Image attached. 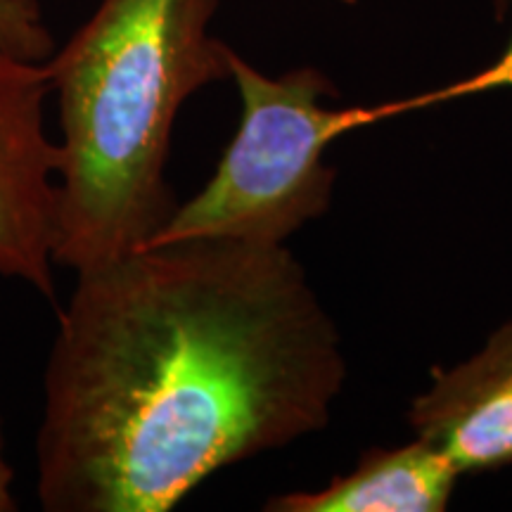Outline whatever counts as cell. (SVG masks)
<instances>
[{"instance_id": "obj_8", "label": "cell", "mask_w": 512, "mask_h": 512, "mask_svg": "<svg viewBox=\"0 0 512 512\" xmlns=\"http://www.w3.org/2000/svg\"><path fill=\"white\" fill-rule=\"evenodd\" d=\"M17 510L15 496H12V467L5 458V439L3 427H0V512Z\"/></svg>"}, {"instance_id": "obj_4", "label": "cell", "mask_w": 512, "mask_h": 512, "mask_svg": "<svg viewBox=\"0 0 512 512\" xmlns=\"http://www.w3.org/2000/svg\"><path fill=\"white\" fill-rule=\"evenodd\" d=\"M48 60L0 57V275L55 297L62 145L46 133Z\"/></svg>"}, {"instance_id": "obj_1", "label": "cell", "mask_w": 512, "mask_h": 512, "mask_svg": "<svg viewBox=\"0 0 512 512\" xmlns=\"http://www.w3.org/2000/svg\"><path fill=\"white\" fill-rule=\"evenodd\" d=\"M347 361L285 245L185 240L76 271L36 434L48 512H169L325 430Z\"/></svg>"}, {"instance_id": "obj_6", "label": "cell", "mask_w": 512, "mask_h": 512, "mask_svg": "<svg viewBox=\"0 0 512 512\" xmlns=\"http://www.w3.org/2000/svg\"><path fill=\"white\" fill-rule=\"evenodd\" d=\"M460 470L441 448L415 437L396 448H373L354 470L318 491L275 496L271 512H439L451 501Z\"/></svg>"}, {"instance_id": "obj_9", "label": "cell", "mask_w": 512, "mask_h": 512, "mask_svg": "<svg viewBox=\"0 0 512 512\" xmlns=\"http://www.w3.org/2000/svg\"><path fill=\"white\" fill-rule=\"evenodd\" d=\"M347 3H354V0H347Z\"/></svg>"}, {"instance_id": "obj_2", "label": "cell", "mask_w": 512, "mask_h": 512, "mask_svg": "<svg viewBox=\"0 0 512 512\" xmlns=\"http://www.w3.org/2000/svg\"><path fill=\"white\" fill-rule=\"evenodd\" d=\"M221 0H100L50 55L60 105L57 266L83 271L145 247L178 207L166 181L178 112L230 79L211 36Z\"/></svg>"}, {"instance_id": "obj_7", "label": "cell", "mask_w": 512, "mask_h": 512, "mask_svg": "<svg viewBox=\"0 0 512 512\" xmlns=\"http://www.w3.org/2000/svg\"><path fill=\"white\" fill-rule=\"evenodd\" d=\"M55 53L38 0H0V57L46 62Z\"/></svg>"}, {"instance_id": "obj_3", "label": "cell", "mask_w": 512, "mask_h": 512, "mask_svg": "<svg viewBox=\"0 0 512 512\" xmlns=\"http://www.w3.org/2000/svg\"><path fill=\"white\" fill-rule=\"evenodd\" d=\"M230 79L240 93L242 117L214 176L147 242L240 240L285 245L330 207L335 169L325 150L344 131L377 112L332 110L337 88L313 67L268 76L230 50Z\"/></svg>"}, {"instance_id": "obj_5", "label": "cell", "mask_w": 512, "mask_h": 512, "mask_svg": "<svg viewBox=\"0 0 512 512\" xmlns=\"http://www.w3.org/2000/svg\"><path fill=\"white\" fill-rule=\"evenodd\" d=\"M411 425L460 475L512 465V318L477 354L434 373L413 401Z\"/></svg>"}]
</instances>
